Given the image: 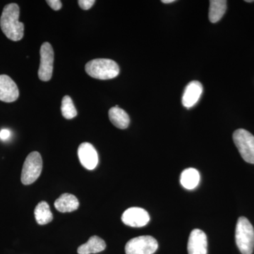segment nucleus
<instances>
[{
	"label": "nucleus",
	"mask_w": 254,
	"mask_h": 254,
	"mask_svg": "<svg viewBox=\"0 0 254 254\" xmlns=\"http://www.w3.org/2000/svg\"><path fill=\"white\" fill-rule=\"evenodd\" d=\"M20 9L18 4L11 3L3 9L0 26L5 36L12 41H19L24 34V25L18 21Z\"/></svg>",
	"instance_id": "nucleus-1"
},
{
	"label": "nucleus",
	"mask_w": 254,
	"mask_h": 254,
	"mask_svg": "<svg viewBox=\"0 0 254 254\" xmlns=\"http://www.w3.org/2000/svg\"><path fill=\"white\" fill-rule=\"evenodd\" d=\"M86 73L92 78L109 80L117 77L120 73L118 64L110 59H95L88 62L85 66Z\"/></svg>",
	"instance_id": "nucleus-2"
},
{
	"label": "nucleus",
	"mask_w": 254,
	"mask_h": 254,
	"mask_svg": "<svg viewBox=\"0 0 254 254\" xmlns=\"http://www.w3.org/2000/svg\"><path fill=\"white\" fill-rule=\"evenodd\" d=\"M237 247L242 254H252L254 249V229L245 217L238 219L235 231Z\"/></svg>",
	"instance_id": "nucleus-3"
},
{
	"label": "nucleus",
	"mask_w": 254,
	"mask_h": 254,
	"mask_svg": "<svg viewBox=\"0 0 254 254\" xmlns=\"http://www.w3.org/2000/svg\"><path fill=\"white\" fill-rule=\"evenodd\" d=\"M43 169V160L38 152H32L23 164L21 180L24 185H29L38 180Z\"/></svg>",
	"instance_id": "nucleus-4"
},
{
	"label": "nucleus",
	"mask_w": 254,
	"mask_h": 254,
	"mask_svg": "<svg viewBox=\"0 0 254 254\" xmlns=\"http://www.w3.org/2000/svg\"><path fill=\"white\" fill-rule=\"evenodd\" d=\"M233 141L242 158L254 164V136L247 130L240 128L234 132Z\"/></svg>",
	"instance_id": "nucleus-5"
},
{
	"label": "nucleus",
	"mask_w": 254,
	"mask_h": 254,
	"mask_svg": "<svg viewBox=\"0 0 254 254\" xmlns=\"http://www.w3.org/2000/svg\"><path fill=\"white\" fill-rule=\"evenodd\" d=\"M158 248L157 240L153 237L140 236L127 242L125 247L126 254H153Z\"/></svg>",
	"instance_id": "nucleus-6"
},
{
	"label": "nucleus",
	"mask_w": 254,
	"mask_h": 254,
	"mask_svg": "<svg viewBox=\"0 0 254 254\" xmlns=\"http://www.w3.org/2000/svg\"><path fill=\"white\" fill-rule=\"evenodd\" d=\"M41 63L38 69V77L43 81H48L53 76V64H54V50L48 42L41 46Z\"/></svg>",
	"instance_id": "nucleus-7"
},
{
	"label": "nucleus",
	"mask_w": 254,
	"mask_h": 254,
	"mask_svg": "<svg viewBox=\"0 0 254 254\" xmlns=\"http://www.w3.org/2000/svg\"><path fill=\"white\" fill-rule=\"evenodd\" d=\"M122 220L123 223L132 227H142L150 220L149 214L144 209L133 207L124 212Z\"/></svg>",
	"instance_id": "nucleus-8"
},
{
	"label": "nucleus",
	"mask_w": 254,
	"mask_h": 254,
	"mask_svg": "<svg viewBox=\"0 0 254 254\" xmlns=\"http://www.w3.org/2000/svg\"><path fill=\"white\" fill-rule=\"evenodd\" d=\"M187 250L189 254L208 253V240L204 232L199 229H195L190 232Z\"/></svg>",
	"instance_id": "nucleus-9"
},
{
	"label": "nucleus",
	"mask_w": 254,
	"mask_h": 254,
	"mask_svg": "<svg viewBox=\"0 0 254 254\" xmlns=\"http://www.w3.org/2000/svg\"><path fill=\"white\" fill-rule=\"evenodd\" d=\"M78 156L81 165L87 170H94L98 165V153L91 143H81L78 148Z\"/></svg>",
	"instance_id": "nucleus-10"
},
{
	"label": "nucleus",
	"mask_w": 254,
	"mask_h": 254,
	"mask_svg": "<svg viewBox=\"0 0 254 254\" xmlns=\"http://www.w3.org/2000/svg\"><path fill=\"white\" fill-rule=\"evenodd\" d=\"M18 96L19 91L15 82L7 75H0V100L12 103Z\"/></svg>",
	"instance_id": "nucleus-11"
},
{
	"label": "nucleus",
	"mask_w": 254,
	"mask_h": 254,
	"mask_svg": "<svg viewBox=\"0 0 254 254\" xmlns=\"http://www.w3.org/2000/svg\"><path fill=\"white\" fill-rule=\"evenodd\" d=\"M203 86L199 81H190L185 88L182 96V104L187 108L194 106L203 93Z\"/></svg>",
	"instance_id": "nucleus-12"
},
{
	"label": "nucleus",
	"mask_w": 254,
	"mask_h": 254,
	"mask_svg": "<svg viewBox=\"0 0 254 254\" xmlns=\"http://www.w3.org/2000/svg\"><path fill=\"white\" fill-rule=\"evenodd\" d=\"M79 202L75 195L64 193L55 202V207L61 213H70L77 210Z\"/></svg>",
	"instance_id": "nucleus-13"
},
{
	"label": "nucleus",
	"mask_w": 254,
	"mask_h": 254,
	"mask_svg": "<svg viewBox=\"0 0 254 254\" xmlns=\"http://www.w3.org/2000/svg\"><path fill=\"white\" fill-rule=\"evenodd\" d=\"M106 248V244L103 239L98 236H93L88 240L86 244L78 247V254H92L99 253Z\"/></svg>",
	"instance_id": "nucleus-14"
},
{
	"label": "nucleus",
	"mask_w": 254,
	"mask_h": 254,
	"mask_svg": "<svg viewBox=\"0 0 254 254\" xmlns=\"http://www.w3.org/2000/svg\"><path fill=\"white\" fill-rule=\"evenodd\" d=\"M109 118L112 124L120 129H125L129 125V116L118 105L109 110Z\"/></svg>",
	"instance_id": "nucleus-15"
},
{
	"label": "nucleus",
	"mask_w": 254,
	"mask_h": 254,
	"mask_svg": "<svg viewBox=\"0 0 254 254\" xmlns=\"http://www.w3.org/2000/svg\"><path fill=\"white\" fill-rule=\"evenodd\" d=\"M200 181V175L194 168H189L182 172L180 182L182 186L189 190H192L198 186Z\"/></svg>",
	"instance_id": "nucleus-16"
},
{
	"label": "nucleus",
	"mask_w": 254,
	"mask_h": 254,
	"mask_svg": "<svg viewBox=\"0 0 254 254\" xmlns=\"http://www.w3.org/2000/svg\"><path fill=\"white\" fill-rule=\"evenodd\" d=\"M227 10V1L225 0H211L209 9V20L211 23H217L225 14Z\"/></svg>",
	"instance_id": "nucleus-17"
},
{
	"label": "nucleus",
	"mask_w": 254,
	"mask_h": 254,
	"mask_svg": "<svg viewBox=\"0 0 254 254\" xmlns=\"http://www.w3.org/2000/svg\"><path fill=\"white\" fill-rule=\"evenodd\" d=\"M34 215L36 222L41 225L50 223L53 219V213L50 211L49 205L46 201H42L36 205Z\"/></svg>",
	"instance_id": "nucleus-18"
},
{
	"label": "nucleus",
	"mask_w": 254,
	"mask_h": 254,
	"mask_svg": "<svg viewBox=\"0 0 254 254\" xmlns=\"http://www.w3.org/2000/svg\"><path fill=\"white\" fill-rule=\"evenodd\" d=\"M62 114L64 118L71 120L77 115V110L73 105L72 100L68 95H65L62 101Z\"/></svg>",
	"instance_id": "nucleus-19"
},
{
	"label": "nucleus",
	"mask_w": 254,
	"mask_h": 254,
	"mask_svg": "<svg viewBox=\"0 0 254 254\" xmlns=\"http://www.w3.org/2000/svg\"><path fill=\"white\" fill-rule=\"evenodd\" d=\"M94 0H79L78 1V5L82 9L88 10L91 9L93 4H95Z\"/></svg>",
	"instance_id": "nucleus-20"
},
{
	"label": "nucleus",
	"mask_w": 254,
	"mask_h": 254,
	"mask_svg": "<svg viewBox=\"0 0 254 254\" xmlns=\"http://www.w3.org/2000/svg\"><path fill=\"white\" fill-rule=\"evenodd\" d=\"M46 2L48 3L52 9L55 10V11H58V10L61 9L62 6H63L62 1L60 0H48Z\"/></svg>",
	"instance_id": "nucleus-21"
},
{
	"label": "nucleus",
	"mask_w": 254,
	"mask_h": 254,
	"mask_svg": "<svg viewBox=\"0 0 254 254\" xmlns=\"http://www.w3.org/2000/svg\"><path fill=\"white\" fill-rule=\"evenodd\" d=\"M10 136H11V132L9 130L4 128L0 131V139L5 141V140H7Z\"/></svg>",
	"instance_id": "nucleus-22"
},
{
	"label": "nucleus",
	"mask_w": 254,
	"mask_h": 254,
	"mask_svg": "<svg viewBox=\"0 0 254 254\" xmlns=\"http://www.w3.org/2000/svg\"><path fill=\"white\" fill-rule=\"evenodd\" d=\"M175 0H163L162 2L164 3V4H170V3L175 2Z\"/></svg>",
	"instance_id": "nucleus-23"
},
{
	"label": "nucleus",
	"mask_w": 254,
	"mask_h": 254,
	"mask_svg": "<svg viewBox=\"0 0 254 254\" xmlns=\"http://www.w3.org/2000/svg\"><path fill=\"white\" fill-rule=\"evenodd\" d=\"M247 1V2H253L254 0H247V1Z\"/></svg>",
	"instance_id": "nucleus-24"
}]
</instances>
